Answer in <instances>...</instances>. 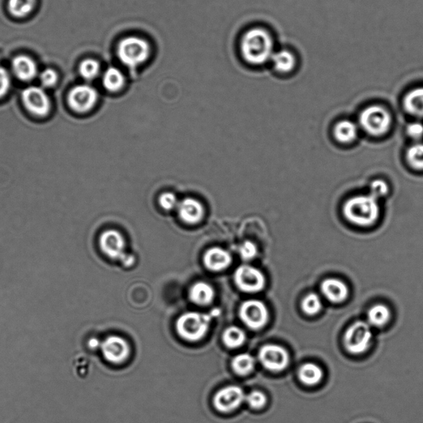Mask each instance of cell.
Masks as SVG:
<instances>
[{
    "mask_svg": "<svg viewBox=\"0 0 423 423\" xmlns=\"http://www.w3.org/2000/svg\"><path fill=\"white\" fill-rule=\"evenodd\" d=\"M159 204L162 208L165 209V210H172V209L177 208L179 202L177 198L173 193H164L160 196Z\"/></svg>",
    "mask_w": 423,
    "mask_h": 423,
    "instance_id": "obj_36",
    "label": "cell"
},
{
    "mask_svg": "<svg viewBox=\"0 0 423 423\" xmlns=\"http://www.w3.org/2000/svg\"><path fill=\"white\" fill-rule=\"evenodd\" d=\"M259 361L271 372H280L289 365V357L287 350L278 345H266L260 348Z\"/></svg>",
    "mask_w": 423,
    "mask_h": 423,
    "instance_id": "obj_12",
    "label": "cell"
},
{
    "mask_svg": "<svg viewBox=\"0 0 423 423\" xmlns=\"http://www.w3.org/2000/svg\"><path fill=\"white\" fill-rule=\"evenodd\" d=\"M102 356L110 363L119 364L129 356V345L118 336H110L100 344Z\"/></svg>",
    "mask_w": 423,
    "mask_h": 423,
    "instance_id": "obj_14",
    "label": "cell"
},
{
    "mask_svg": "<svg viewBox=\"0 0 423 423\" xmlns=\"http://www.w3.org/2000/svg\"><path fill=\"white\" fill-rule=\"evenodd\" d=\"M102 84L110 92L120 91L125 84V77L118 68L110 67L102 76Z\"/></svg>",
    "mask_w": 423,
    "mask_h": 423,
    "instance_id": "obj_24",
    "label": "cell"
},
{
    "mask_svg": "<svg viewBox=\"0 0 423 423\" xmlns=\"http://www.w3.org/2000/svg\"><path fill=\"white\" fill-rule=\"evenodd\" d=\"M372 337V332L368 323L356 322L345 333V348L350 354H363L370 348Z\"/></svg>",
    "mask_w": 423,
    "mask_h": 423,
    "instance_id": "obj_6",
    "label": "cell"
},
{
    "mask_svg": "<svg viewBox=\"0 0 423 423\" xmlns=\"http://www.w3.org/2000/svg\"><path fill=\"white\" fill-rule=\"evenodd\" d=\"M245 399L244 392L238 386L222 388L213 398V404L217 411L228 413L234 411Z\"/></svg>",
    "mask_w": 423,
    "mask_h": 423,
    "instance_id": "obj_13",
    "label": "cell"
},
{
    "mask_svg": "<svg viewBox=\"0 0 423 423\" xmlns=\"http://www.w3.org/2000/svg\"><path fill=\"white\" fill-rule=\"evenodd\" d=\"M241 51L243 58L251 65H264L271 62L276 53L274 38L267 29L251 28L242 38Z\"/></svg>",
    "mask_w": 423,
    "mask_h": 423,
    "instance_id": "obj_1",
    "label": "cell"
},
{
    "mask_svg": "<svg viewBox=\"0 0 423 423\" xmlns=\"http://www.w3.org/2000/svg\"><path fill=\"white\" fill-rule=\"evenodd\" d=\"M359 123L366 134L373 136L386 134L392 125V117L386 109L381 106L367 107L361 111Z\"/></svg>",
    "mask_w": 423,
    "mask_h": 423,
    "instance_id": "obj_5",
    "label": "cell"
},
{
    "mask_svg": "<svg viewBox=\"0 0 423 423\" xmlns=\"http://www.w3.org/2000/svg\"><path fill=\"white\" fill-rule=\"evenodd\" d=\"M223 341L228 348H237L245 343L246 334L241 328L230 327L224 332Z\"/></svg>",
    "mask_w": 423,
    "mask_h": 423,
    "instance_id": "obj_28",
    "label": "cell"
},
{
    "mask_svg": "<svg viewBox=\"0 0 423 423\" xmlns=\"http://www.w3.org/2000/svg\"><path fill=\"white\" fill-rule=\"evenodd\" d=\"M99 95L95 88L88 84H80L68 93L66 102L74 112L85 114L95 107Z\"/></svg>",
    "mask_w": 423,
    "mask_h": 423,
    "instance_id": "obj_9",
    "label": "cell"
},
{
    "mask_svg": "<svg viewBox=\"0 0 423 423\" xmlns=\"http://www.w3.org/2000/svg\"><path fill=\"white\" fill-rule=\"evenodd\" d=\"M301 306L302 310L307 315L313 316L318 314L322 310L323 303L317 294L310 293L303 299Z\"/></svg>",
    "mask_w": 423,
    "mask_h": 423,
    "instance_id": "obj_30",
    "label": "cell"
},
{
    "mask_svg": "<svg viewBox=\"0 0 423 423\" xmlns=\"http://www.w3.org/2000/svg\"><path fill=\"white\" fill-rule=\"evenodd\" d=\"M239 315H240L242 321L253 330H259L266 326L269 318L266 305L255 299L243 303Z\"/></svg>",
    "mask_w": 423,
    "mask_h": 423,
    "instance_id": "obj_11",
    "label": "cell"
},
{
    "mask_svg": "<svg viewBox=\"0 0 423 423\" xmlns=\"http://www.w3.org/2000/svg\"><path fill=\"white\" fill-rule=\"evenodd\" d=\"M246 400L251 408L260 409L267 403L266 395L262 392L253 391L246 396Z\"/></svg>",
    "mask_w": 423,
    "mask_h": 423,
    "instance_id": "obj_32",
    "label": "cell"
},
{
    "mask_svg": "<svg viewBox=\"0 0 423 423\" xmlns=\"http://www.w3.org/2000/svg\"><path fill=\"white\" fill-rule=\"evenodd\" d=\"M343 212L350 224L364 228L375 224L380 215L378 199L371 195L349 199L343 205Z\"/></svg>",
    "mask_w": 423,
    "mask_h": 423,
    "instance_id": "obj_2",
    "label": "cell"
},
{
    "mask_svg": "<svg viewBox=\"0 0 423 423\" xmlns=\"http://www.w3.org/2000/svg\"><path fill=\"white\" fill-rule=\"evenodd\" d=\"M12 67L17 78L24 81V82H29V81L35 78L37 75L36 62L33 61V59L26 55H17L12 60Z\"/></svg>",
    "mask_w": 423,
    "mask_h": 423,
    "instance_id": "obj_18",
    "label": "cell"
},
{
    "mask_svg": "<svg viewBox=\"0 0 423 423\" xmlns=\"http://www.w3.org/2000/svg\"><path fill=\"white\" fill-rule=\"evenodd\" d=\"M213 313L205 314L190 312L181 316L177 322L179 336L189 341H198L206 335Z\"/></svg>",
    "mask_w": 423,
    "mask_h": 423,
    "instance_id": "obj_3",
    "label": "cell"
},
{
    "mask_svg": "<svg viewBox=\"0 0 423 423\" xmlns=\"http://www.w3.org/2000/svg\"><path fill=\"white\" fill-rule=\"evenodd\" d=\"M407 134L414 140H420L423 138V125L420 122L410 123L407 127Z\"/></svg>",
    "mask_w": 423,
    "mask_h": 423,
    "instance_id": "obj_38",
    "label": "cell"
},
{
    "mask_svg": "<svg viewBox=\"0 0 423 423\" xmlns=\"http://www.w3.org/2000/svg\"><path fill=\"white\" fill-rule=\"evenodd\" d=\"M178 215L186 224H195L203 219L204 208L198 200L191 198L183 199L177 206Z\"/></svg>",
    "mask_w": 423,
    "mask_h": 423,
    "instance_id": "obj_15",
    "label": "cell"
},
{
    "mask_svg": "<svg viewBox=\"0 0 423 423\" xmlns=\"http://www.w3.org/2000/svg\"><path fill=\"white\" fill-rule=\"evenodd\" d=\"M100 249L108 258L120 260L126 267H131L135 262L132 255L125 254V238L116 230L110 229L102 233L100 238Z\"/></svg>",
    "mask_w": 423,
    "mask_h": 423,
    "instance_id": "obj_7",
    "label": "cell"
},
{
    "mask_svg": "<svg viewBox=\"0 0 423 423\" xmlns=\"http://www.w3.org/2000/svg\"><path fill=\"white\" fill-rule=\"evenodd\" d=\"M323 372L321 368L314 363H306L298 370L299 380L305 386H314L321 382Z\"/></svg>",
    "mask_w": 423,
    "mask_h": 423,
    "instance_id": "obj_23",
    "label": "cell"
},
{
    "mask_svg": "<svg viewBox=\"0 0 423 423\" xmlns=\"http://www.w3.org/2000/svg\"><path fill=\"white\" fill-rule=\"evenodd\" d=\"M321 291L328 301L343 303L348 297V287L344 282L337 279H327L321 284Z\"/></svg>",
    "mask_w": 423,
    "mask_h": 423,
    "instance_id": "obj_19",
    "label": "cell"
},
{
    "mask_svg": "<svg viewBox=\"0 0 423 423\" xmlns=\"http://www.w3.org/2000/svg\"><path fill=\"white\" fill-rule=\"evenodd\" d=\"M239 252H240L242 259L250 260L255 258L258 251L255 243L246 241L242 243L240 249H239Z\"/></svg>",
    "mask_w": 423,
    "mask_h": 423,
    "instance_id": "obj_35",
    "label": "cell"
},
{
    "mask_svg": "<svg viewBox=\"0 0 423 423\" xmlns=\"http://www.w3.org/2000/svg\"><path fill=\"white\" fill-rule=\"evenodd\" d=\"M235 283L243 292L258 293L266 286L267 280L263 273L258 268L244 264L239 267L234 274Z\"/></svg>",
    "mask_w": 423,
    "mask_h": 423,
    "instance_id": "obj_10",
    "label": "cell"
},
{
    "mask_svg": "<svg viewBox=\"0 0 423 423\" xmlns=\"http://www.w3.org/2000/svg\"><path fill=\"white\" fill-rule=\"evenodd\" d=\"M404 108L412 116L423 118V87H417L406 93Z\"/></svg>",
    "mask_w": 423,
    "mask_h": 423,
    "instance_id": "obj_20",
    "label": "cell"
},
{
    "mask_svg": "<svg viewBox=\"0 0 423 423\" xmlns=\"http://www.w3.org/2000/svg\"><path fill=\"white\" fill-rule=\"evenodd\" d=\"M40 82L45 88H53L58 82V75L53 69H46L40 75Z\"/></svg>",
    "mask_w": 423,
    "mask_h": 423,
    "instance_id": "obj_34",
    "label": "cell"
},
{
    "mask_svg": "<svg viewBox=\"0 0 423 423\" xmlns=\"http://www.w3.org/2000/svg\"><path fill=\"white\" fill-rule=\"evenodd\" d=\"M11 87V78L8 72L0 67V100L7 95Z\"/></svg>",
    "mask_w": 423,
    "mask_h": 423,
    "instance_id": "obj_37",
    "label": "cell"
},
{
    "mask_svg": "<svg viewBox=\"0 0 423 423\" xmlns=\"http://www.w3.org/2000/svg\"><path fill=\"white\" fill-rule=\"evenodd\" d=\"M334 136L337 142L343 144L352 143L357 138L358 127L350 120H343L334 127Z\"/></svg>",
    "mask_w": 423,
    "mask_h": 423,
    "instance_id": "obj_22",
    "label": "cell"
},
{
    "mask_svg": "<svg viewBox=\"0 0 423 423\" xmlns=\"http://www.w3.org/2000/svg\"><path fill=\"white\" fill-rule=\"evenodd\" d=\"M233 370L239 375H246L255 368V359L250 354L243 353L233 359Z\"/></svg>",
    "mask_w": 423,
    "mask_h": 423,
    "instance_id": "obj_27",
    "label": "cell"
},
{
    "mask_svg": "<svg viewBox=\"0 0 423 423\" xmlns=\"http://www.w3.org/2000/svg\"><path fill=\"white\" fill-rule=\"evenodd\" d=\"M35 4L36 0H8V8L16 18H24L31 14Z\"/></svg>",
    "mask_w": 423,
    "mask_h": 423,
    "instance_id": "obj_26",
    "label": "cell"
},
{
    "mask_svg": "<svg viewBox=\"0 0 423 423\" xmlns=\"http://www.w3.org/2000/svg\"><path fill=\"white\" fill-rule=\"evenodd\" d=\"M368 322L376 327H382L387 324L391 318L390 310L384 305H376L368 312Z\"/></svg>",
    "mask_w": 423,
    "mask_h": 423,
    "instance_id": "obj_25",
    "label": "cell"
},
{
    "mask_svg": "<svg viewBox=\"0 0 423 423\" xmlns=\"http://www.w3.org/2000/svg\"><path fill=\"white\" fill-rule=\"evenodd\" d=\"M215 298V290L205 282H198L190 289L191 301L199 305H208Z\"/></svg>",
    "mask_w": 423,
    "mask_h": 423,
    "instance_id": "obj_21",
    "label": "cell"
},
{
    "mask_svg": "<svg viewBox=\"0 0 423 423\" xmlns=\"http://www.w3.org/2000/svg\"><path fill=\"white\" fill-rule=\"evenodd\" d=\"M273 69L280 75L291 74L297 67L296 55L289 49L276 51L271 60Z\"/></svg>",
    "mask_w": 423,
    "mask_h": 423,
    "instance_id": "obj_16",
    "label": "cell"
},
{
    "mask_svg": "<svg viewBox=\"0 0 423 423\" xmlns=\"http://www.w3.org/2000/svg\"><path fill=\"white\" fill-rule=\"evenodd\" d=\"M232 255L220 247L208 249L204 255V263L208 270L220 271L228 268L232 263Z\"/></svg>",
    "mask_w": 423,
    "mask_h": 423,
    "instance_id": "obj_17",
    "label": "cell"
},
{
    "mask_svg": "<svg viewBox=\"0 0 423 423\" xmlns=\"http://www.w3.org/2000/svg\"><path fill=\"white\" fill-rule=\"evenodd\" d=\"M370 195L378 199L379 198L384 197V196L388 193V186L382 179H375V181L370 183Z\"/></svg>",
    "mask_w": 423,
    "mask_h": 423,
    "instance_id": "obj_33",
    "label": "cell"
},
{
    "mask_svg": "<svg viewBox=\"0 0 423 423\" xmlns=\"http://www.w3.org/2000/svg\"><path fill=\"white\" fill-rule=\"evenodd\" d=\"M79 71L84 80H92L100 75V63L93 59H87L80 63Z\"/></svg>",
    "mask_w": 423,
    "mask_h": 423,
    "instance_id": "obj_31",
    "label": "cell"
},
{
    "mask_svg": "<svg viewBox=\"0 0 423 423\" xmlns=\"http://www.w3.org/2000/svg\"><path fill=\"white\" fill-rule=\"evenodd\" d=\"M25 109L37 118L48 117L51 109L50 98L44 89L38 87L26 88L21 95Z\"/></svg>",
    "mask_w": 423,
    "mask_h": 423,
    "instance_id": "obj_8",
    "label": "cell"
},
{
    "mask_svg": "<svg viewBox=\"0 0 423 423\" xmlns=\"http://www.w3.org/2000/svg\"><path fill=\"white\" fill-rule=\"evenodd\" d=\"M406 159L412 168L423 170V143L413 144L408 149Z\"/></svg>",
    "mask_w": 423,
    "mask_h": 423,
    "instance_id": "obj_29",
    "label": "cell"
},
{
    "mask_svg": "<svg viewBox=\"0 0 423 423\" xmlns=\"http://www.w3.org/2000/svg\"><path fill=\"white\" fill-rule=\"evenodd\" d=\"M119 60L125 66L136 68L147 62L151 53L148 42L138 37H128L118 46Z\"/></svg>",
    "mask_w": 423,
    "mask_h": 423,
    "instance_id": "obj_4",
    "label": "cell"
}]
</instances>
